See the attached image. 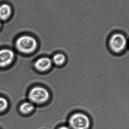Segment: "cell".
Returning <instances> with one entry per match:
<instances>
[{
	"mask_svg": "<svg viewBox=\"0 0 129 129\" xmlns=\"http://www.w3.org/2000/svg\"><path fill=\"white\" fill-rule=\"evenodd\" d=\"M37 46L36 39L28 35L19 38L16 42V47L18 50L24 53L33 52L36 49Z\"/></svg>",
	"mask_w": 129,
	"mask_h": 129,
	"instance_id": "1",
	"label": "cell"
},
{
	"mask_svg": "<svg viewBox=\"0 0 129 129\" xmlns=\"http://www.w3.org/2000/svg\"><path fill=\"white\" fill-rule=\"evenodd\" d=\"M69 126L72 129H88L90 120L86 115L76 113L71 116L69 120Z\"/></svg>",
	"mask_w": 129,
	"mask_h": 129,
	"instance_id": "2",
	"label": "cell"
},
{
	"mask_svg": "<svg viewBox=\"0 0 129 129\" xmlns=\"http://www.w3.org/2000/svg\"><path fill=\"white\" fill-rule=\"evenodd\" d=\"M28 98L32 102L41 104L47 102L50 98L49 91L44 87H36L31 90Z\"/></svg>",
	"mask_w": 129,
	"mask_h": 129,
	"instance_id": "3",
	"label": "cell"
},
{
	"mask_svg": "<svg viewBox=\"0 0 129 129\" xmlns=\"http://www.w3.org/2000/svg\"><path fill=\"white\" fill-rule=\"evenodd\" d=\"M127 40L124 35L115 33L112 35L109 41V47L112 52L119 53L123 52L126 48Z\"/></svg>",
	"mask_w": 129,
	"mask_h": 129,
	"instance_id": "4",
	"label": "cell"
},
{
	"mask_svg": "<svg viewBox=\"0 0 129 129\" xmlns=\"http://www.w3.org/2000/svg\"><path fill=\"white\" fill-rule=\"evenodd\" d=\"M13 51L9 49L0 50V67L4 68L9 65L14 58Z\"/></svg>",
	"mask_w": 129,
	"mask_h": 129,
	"instance_id": "5",
	"label": "cell"
},
{
	"mask_svg": "<svg viewBox=\"0 0 129 129\" xmlns=\"http://www.w3.org/2000/svg\"><path fill=\"white\" fill-rule=\"evenodd\" d=\"M52 59L48 57H42L35 61L34 67L38 71L45 72L50 69L52 65Z\"/></svg>",
	"mask_w": 129,
	"mask_h": 129,
	"instance_id": "6",
	"label": "cell"
},
{
	"mask_svg": "<svg viewBox=\"0 0 129 129\" xmlns=\"http://www.w3.org/2000/svg\"><path fill=\"white\" fill-rule=\"evenodd\" d=\"M12 9L9 5L3 4L0 6V20H6L10 17Z\"/></svg>",
	"mask_w": 129,
	"mask_h": 129,
	"instance_id": "7",
	"label": "cell"
},
{
	"mask_svg": "<svg viewBox=\"0 0 129 129\" xmlns=\"http://www.w3.org/2000/svg\"><path fill=\"white\" fill-rule=\"evenodd\" d=\"M34 109V106L33 103L29 102H25L21 105L20 110L22 113L28 114L31 112Z\"/></svg>",
	"mask_w": 129,
	"mask_h": 129,
	"instance_id": "8",
	"label": "cell"
},
{
	"mask_svg": "<svg viewBox=\"0 0 129 129\" xmlns=\"http://www.w3.org/2000/svg\"><path fill=\"white\" fill-rule=\"evenodd\" d=\"M66 60V56L63 53H57L53 56L52 62L57 66H61L65 62Z\"/></svg>",
	"mask_w": 129,
	"mask_h": 129,
	"instance_id": "9",
	"label": "cell"
},
{
	"mask_svg": "<svg viewBox=\"0 0 129 129\" xmlns=\"http://www.w3.org/2000/svg\"><path fill=\"white\" fill-rule=\"evenodd\" d=\"M8 106L7 100L3 97H0V112L5 111Z\"/></svg>",
	"mask_w": 129,
	"mask_h": 129,
	"instance_id": "10",
	"label": "cell"
},
{
	"mask_svg": "<svg viewBox=\"0 0 129 129\" xmlns=\"http://www.w3.org/2000/svg\"><path fill=\"white\" fill-rule=\"evenodd\" d=\"M58 129H70L69 127L66 126H63L61 127Z\"/></svg>",
	"mask_w": 129,
	"mask_h": 129,
	"instance_id": "11",
	"label": "cell"
},
{
	"mask_svg": "<svg viewBox=\"0 0 129 129\" xmlns=\"http://www.w3.org/2000/svg\"><path fill=\"white\" fill-rule=\"evenodd\" d=\"M1 26H2V23H1V21L0 20V28H1Z\"/></svg>",
	"mask_w": 129,
	"mask_h": 129,
	"instance_id": "12",
	"label": "cell"
}]
</instances>
